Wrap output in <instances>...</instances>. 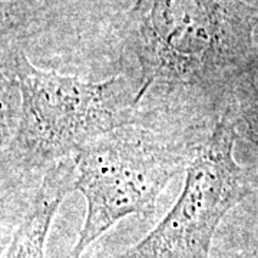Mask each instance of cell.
Segmentation results:
<instances>
[{
  "label": "cell",
  "mask_w": 258,
  "mask_h": 258,
  "mask_svg": "<svg viewBox=\"0 0 258 258\" xmlns=\"http://www.w3.org/2000/svg\"><path fill=\"white\" fill-rule=\"evenodd\" d=\"M257 23L242 0H135L123 36L139 64V106L166 91L195 93L222 113L247 76Z\"/></svg>",
  "instance_id": "1"
},
{
  "label": "cell",
  "mask_w": 258,
  "mask_h": 258,
  "mask_svg": "<svg viewBox=\"0 0 258 258\" xmlns=\"http://www.w3.org/2000/svg\"><path fill=\"white\" fill-rule=\"evenodd\" d=\"M2 171L45 175L49 168L72 158L88 142L139 116V82L113 76L89 82L45 71L18 47H3Z\"/></svg>",
  "instance_id": "2"
},
{
  "label": "cell",
  "mask_w": 258,
  "mask_h": 258,
  "mask_svg": "<svg viewBox=\"0 0 258 258\" xmlns=\"http://www.w3.org/2000/svg\"><path fill=\"white\" fill-rule=\"evenodd\" d=\"M200 144L166 137L145 123H129L83 145L74 155L75 189L86 215L71 258L129 215L151 217L165 186L186 169Z\"/></svg>",
  "instance_id": "3"
},
{
  "label": "cell",
  "mask_w": 258,
  "mask_h": 258,
  "mask_svg": "<svg viewBox=\"0 0 258 258\" xmlns=\"http://www.w3.org/2000/svg\"><path fill=\"white\" fill-rule=\"evenodd\" d=\"M235 137L228 106L195 149L171 211L120 258H210L224 217L248 194L247 176L234 158Z\"/></svg>",
  "instance_id": "4"
},
{
  "label": "cell",
  "mask_w": 258,
  "mask_h": 258,
  "mask_svg": "<svg viewBox=\"0 0 258 258\" xmlns=\"http://www.w3.org/2000/svg\"><path fill=\"white\" fill-rule=\"evenodd\" d=\"M74 157L49 168L30 198L3 258H45L46 238L64 197L75 191Z\"/></svg>",
  "instance_id": "5"
},
{
  "label": "cell",
  "mask_w": 258,
  "mask_h": 258,
  "mask_svg": "<svg viewBox=\"0 0 258 258\" xmlns=\"http://www.w3.org/2000/svg\"><path fill=\"white\" fill-rule=\"evenodd\" d=\"M62 0H2V35L40 23Z\"/></svg>",
  "instance_id": "6"
},
{
  "label": "cell",
  "mask_w": 258,
  "mask_h": 258,
  "mask_svg": "<svg viewBox=\"0 0 258 258\" xmlns=\"http://www.w3.org/2000/svg\"><path fill=\"white\" fill-rule=\"evenodd\" d=\"M232 103L238 115L247 138L258 148V89L247 76L238 83Z\"/></svg>",
  "instance_id": "7"
}]
</instances>
